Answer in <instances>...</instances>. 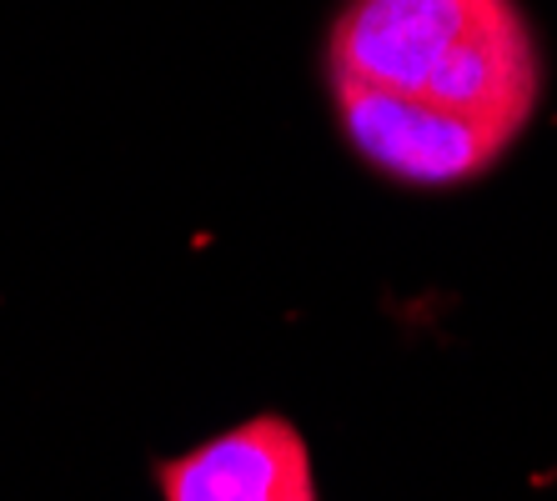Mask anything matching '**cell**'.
<instances>
[{"instance_id": "6da1fadb", "label": "cell", "mask_w": 557, "mask_h": 501, "mask_svg": "<svg viewBox=\"0 0 557 501\" xmlns=\"http://www.w3.org/2000/svg\"><path fill=\"white\" fill-rule=\"evenodd\" d=\"M326 86L351 151L403 186H467L528 130L543 61L518 0H347Z\"/></svg>"}, {"instance_id": "7a4b0ae2", "label": "cell", "mask_w": 557, "mask_h": 501, "mask_svg": "<svg viewBox=\"0 0 557 501\" xmlns=\"http://www.w3.org/2000/svg\"><path fill=\"white\" fill-rule=\"evenodd\" d=\"M166 501H322L301 431L286 416H251L171 456L156 472Z\"/></svg>"}]
</instances>
